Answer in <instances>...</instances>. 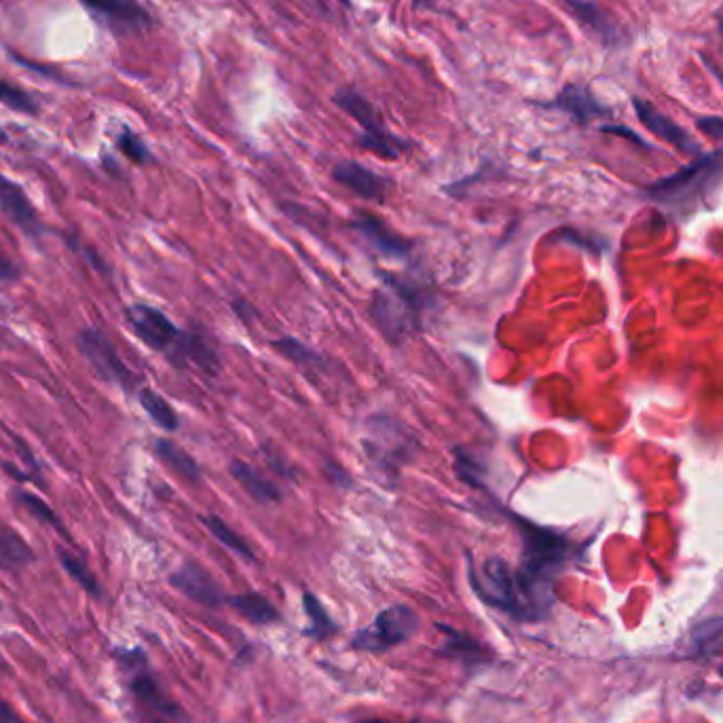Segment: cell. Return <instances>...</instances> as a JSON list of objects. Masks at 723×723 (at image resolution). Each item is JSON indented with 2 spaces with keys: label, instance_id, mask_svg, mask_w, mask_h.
I'll list each match as a JSON object with an SVG mask.
<instances>
[{
  "label": "cell",
  "instance_id": "44dd1931",
  "mask_svg": "<svg viewBox=\"0 0 723 723\" xmlns=\"http://www.w3.org/2000/svg\"><path fill=\"white\" fill-rule=\"evenodd\" d=\"M231 603V607L235 611H239L241 616L246 620H250L252 624H271L275 620H280V614L273 607V603L269 599H265L258 592H244V595H235L227 599Z\"/></svg>",
  "mask_w": 723,
  "mask_h": 723
},
{
  "label": "cell",
  "instance_id": "4316f807",
  "mask_svg": "<svg viewBox=\"0 0 723 723\" xmlns=\"http://www.w3.org/2000/svg\"><path fill=\"white\" fill-rule=\"evenodd\" d=\"M58 554H60V563H62V567L66 569L68 576H70L74 582H77V584L87 592L89 597L100 599V597H102L100 582L96 580L94 573L89 571V567L85 565V561L79 559V556H74V554L66 552V550H60Z\"/></svg>",
  "mask_w": 723,
  "mask_h": 723
},
{
  "label": "cell",
  "instance_id": "7c38bea8",
  "mask_svg": "<svg viewBox=\"0 0 723 723\" xmlns=\"http://www.w3.org/2000/svg\"><path fill=\"white\" fill-rule=\"evenodd\" d=\"M542 106L552 108V110H561V113L569 115L573 121L582 123V125L590 123L592 119L609 115V108L599 104V100L590 94V89L586 85H578V83L565 85L559 91V96L552 98L550 102H546Z\"/></svg>",
  "mask_w": 723,
  "mask_h": 723
},
{
  "label": "cell",
  "instance_id": "f546056e",
  "mask_svg": "<svg viewBox=\"0 0 723 723\" xmlns=\"http://www.w3.org/2000/svg\"><path fill=\"white\" fill-rule=\"evenodd\" d=\"M273 349L280 351V354L296 364H303V366H322V358L315 354L313 349H309L305 343H301L299 339H292V337H284V339H277L273 341Z\"/></svg>",
  "mask_w": 723,
  "mask_h": 723
},
{
  "label": "cell",
  "instance_id": "4fadbf2b",
  "mask_svg": "<svg viewBox=\"0 0 723 723\" xmlns=\"http://www.w3.org/2000/svg\"><path fill=\"white\" fill-rule=\"evenodd\" d=\"M354 227L370 246L387 258H406L411 254V244L402 235L394 233L385 222L373 214H358L351 220Z\"/></svg>",
  "mask_w": 723,
  "mask_h": 723
},
{
  "label": "cell",
  "instance_id": "f1b7e54d",
  "mask_svg": "<svg viewBox=\"0 0 723 723\" xmlns=\"http://www.w3.org/2000/svg\"><path fill=\"white\" fill-rule=\"evenodd\" d=\"M0 104L15 110V113H22L28 117L39 115V110H41L39 102H36L28 91L7 83L5 79H0Z\"/></svg>",
  "mask_w": 723,
  "mask_h": 723
},
{
  "label": "cell",
  "instance_id": "1f68e13d",
  "mask_svg": "<svg viewBox=\"0 0 723 723\" xmlns=\"http://www.w3.org/2000/svg\"><path fill=\"white\" fill-rule=\"evenodd\" d=\"M455 470L461 478V482H466L470 487H480L482 485V466L480 461L470 457L466 451H457L455 453Z\"/></svg>",
  "mask_w": 723,
  "mask_h": 723
},
{
  "label": "cell",
  "instance_id": "f35d334b",
  "mask_svg": "<svg viewBox=\"0 0 723 723\" xmlns=\"http://www.w3.org/2000/svg\"><path fill=\"white\" fill-rule=\"evenodd\" d=\"M358 723H389V721H383V719H366V721H358Z\"/></svg>",
  "mask_w": 723,
  "mask_h": 723
},
{
  "label": "cell",
  "instance_id": "e0dca14e",
  "mask_svg": "<svg viewBox=\"0 0 723 723\" xmlns=\"http://www.w3.org/2000/svg\"><path fill=\"white\" fill-rule=\"evenodd\" d=\"M633 106H635V110H637L639 121H641L647 129H650L652 134H656L658 138H662V140H666L669 144L677 146L679 151H683V153H696V151H698V146H696V142L690 138V134L685 132L683 127H679L677 123H673L671 119H666L662 113H658V110H656L652 104H647L645 100L635 98V100H633Z\"/></svg>",
  "mask_w": 723,
  "mask_h": 723
},
{
  "label": "cell",
  "instance_id": "5bb4252c",
  "mask_svg": "<svg viewBox=\"0 0 723 723\" xmlns=\"http://www.w3.org/2000/svg\"><path fill=\"white\" fill-rule=\"evenodd\" d=\"M170 582L176 590L182 592V595H187L195 603H201L206 607H218L220 603L227 601L225 597H222V592H220L218 584L214 582V578L197 563L182 565L170 578Z\"/></svg>",
  "mask_w": 723,
  "mask_h": 723
},
{
  "label": "cell",
  "instance_id": "e575fe53",
  "mask_svg": "<svg viewBox=\"0 0 723 723\" xmlns=\"http://www.w3.org/2000/svg\"><path fill=\"white\" fill-rule=\"evenodd\" d=\"M698 127L702 129L704 134L715 138V140H723V119L719 117H704L698 121Z\"/></svg>",
  "mask_w": 723,
  "mask_h": 723
},
{
  "label": "cell",
  "instance_id": "277c9868",
  "mask_svg": "<svg viewBox=\"0 0 723 723\" xmlns=\"http://www.w3.org/2000/svg\"><path fill=\"white\" fill-rule=\"evenodd\" d=\"M419 296L413 286L400 280H387V288L379 290L373 301V318L389 341H402L417 326Z\"/></svg>",
  "mask_w": 723,
  "mask_h": 723
},
{
  "label": "cell",
  "instance_id": "74e56055",
  "mask_svg": "<svg viewBox=\"0 0 723 723\" xmlns=\"http://www.w3.org/2000/svg\"><path fill=\"white\" fill-rule=\"evenodd\" d=\"M432 0H413V7L415 9H421V7H430Z\"/></svg>",
  "mask_w": 723,
  "mask_h": 723
},
{
  "label": "cell",
  "instance_id": "60d3db41",
  "mask_svg": "<svg viewBox=\"0 0 723 723\" xmlns=\"http://www.w3.org/2000/svg\"><path fill=\"white\" fill-rule=\"evenodd\" d=\"M719 675L723 677V666H719Z\"/></svg>",
  "mask_w": 723,
  "mask_h": 723
},
{
  "label": "cell",
  "instance_id": "b9f144b4",
  "mask_svg": "<svg viewBox=\"0 0 723 723\" xmlns=\"http://www.w3.org/2000/svg\"><path fill=\"white\" fill-rule=\"evenodd\" d=\"M0 607H3V603H0Z\"/></svg>",
  "mask_w": 723,
  "mask_h": 723
},
{
  "label": "cell",
  "instance_id": "d6986e66",
  "mask_svg": "<svg viewBox=\"0 0 723 723\" xmlns=\"http://www.w3.org/2000/svg\"><path fill=\"white\" fill-rule=\"evenodd\" d=\"M34 563V552L20 533L9 527H0V569L7 573H20Z\"/></svg>",
  "mask_w": 723,
  "mask_h": 723
},
{
  "label": "cell",
  "instance_id": "484cf974",
  "mask_svg": "<svg viewBox=\"0 0 723 723\" xmlns=\"http://www.w3.org/2000/svg\"><path fill=\"white\" fill-rule=\"evenodd\" d=\"M201 521H203V525L208 527V531L216 537V540H218L222 546H227L229 550H233L235 554H239L241 559L254 561V552H252V548L248 546V542L244 540V537H239L225 521H220L218 516H203Z\"/></svg>",
  "mask_w": 723,
  "mask_h": 723
},
{
  "label": "cell",
  "instance_id": "2e32d148",
  "mask_svg": "<svg viewBox=\"0 0 723 723\" xmlns=\"http://www.w3.org/2000/svg\"><path fill=\"white\" fill-rule=\"evenodd\" d=\"M563 5L576 17L582 28H586L590 34H595L603 45H618L622 41V32L618 24L611 20V17L599 7L592 3V0H563Z\"/></svg>",
  "mask_w": 723,
  "mask_h": 723
},
{
  "label": "cell",
  "instance_id": "83f0119b",
  "mask_svg": "<svg viewBox=\"0 0 723 723\" xmlns=\"http://www.w3.org/2000/svg\"><path fill=\"white\" fill-rule=\"evenodd\" d=\"M15 497H17V502H20V504L30 512V516L36 518V521L47 525V527H51V529H55V531L62 533V535H68L64 523L60 521L58 512H55V510L45 502V499L36 497L34 493H28V491H17Z\"/></svg>",
  "mask_w": 723,
  "mask_h": 723
},
{
  "label": "cell",
  "instance_id": "836d02e7",
  "mask_svg": "<svg viewBox=\"0 0 723 723\" xmlns=\"http://www.w3.org/2000/svg\"><path fill=\"white\" fill-rule=\"evenodd\" d=\"M20 277V269L15 267V263L0 248V282H15Z\"/></svg>",
  "mask_w": 723,
  "mask_h": 723
},
{
  "label": "cell",
  "instance_id": "3957f363",
  "mask_svg": "<svg viewBox=\"0 0 723 723\" xmlns=\"http://www.w3.org/2000/svg\"><path fill=\"white\" fill-rule=\"evenodd\" d=\"M468 573L472 588L482 601L499 611H506L514 620L525 622V609L514 578V569L504 559L489 556V559L480 563V567H474L470 561Z\"/></svg>",
  "mask_w": 723,
  "mask_h": 723
},
{
  "label": "cell",
  "instance_id": "5b68a950",
  "mask_svg": "<svg viewBox=\"0 0 723 723\" xmlns=\"http://www.w3.org/2000/svg\"><path fill=\"white\" fill-rule=\"evenodd\" d=\"M419 630V616L411 607L394 605L379 611V616L368 628L358 630L351 639V647L360 652L381 654L396 645L409 641Z\"/></svg>",
  "mask_w": 723,
  "mask_h": 723
},
{
  "label": "cell",
  "instance_id": "603a6c76",
  "mask_svg": "<svg viewBox=\"0 0 723 723\" xmlns=\"http://www.w3.org/2000/svg\"><path fill=\"white\" fill-rule=\"evenodd\" d=\"M138 402H140L142 409L146 411V415L151 417L161 430H165V432H176L178 430L180 419H178L176 411L172 409L168 400L155 392V389H151V387L140 389Z\"/></svg>",
  "mask_w": 723,
  "mask_h": 723
},
{
  "label": "cell",
  "instance_id": "cb8c5ba5",
  "mask_svg": "<svg viewBox=\"0 0 723 723\" xmlns=\"http://www.w3.org/2000/svg\"><path fill=\"white\" fill-rule=\"evenodd\" d=\"M155 453L163 463H168V466L182 478H187L191 482H197L201 478L195 459L187 451H182L178 444H174L170 440H157Z\"/></svg>",
  "mask_w": 723,
  "mask_h": 723
},
{
  "label": "cell",
  "instance_id": "ab89813d",
  "mask_svg": "<svg viewBox=\"0 0 723 723\" xmlns=\"http://www.w3.org/2000/svg\"><path fill=\"white\" fill-rule=\"evenodd\" d=\"M719 30H721V36H723V11L719 13Z\"/></svg>",
  "mask_w": 723,
  "mask_h": 723
},
{
  "label": "cell",
  "instance_id": "7a4b0ae2",
  "mask_svg": "<svg viewBox=\"0 0 723 723\" xmlns=\"http://www.w3.org/2000/svg\"><path fill=\"white\" fill-rule=\"evenodd\" d=\"M332 102L362 127L358 146L364 148V151L379 155L381 159H398L404 151H409V142L387 132L379 108L366 96H362L358 89L341 87L337 94L332 96Z\"/></svg>",
  "mask_w": 723,
  "mask_h": 723
},
{
  "label": "cell",
  "instance_id": "30bf717a",
  "mask_svg": "<svg viewBox=\"0 0 723 723\" xmlns=\"http://www.w3.org/2000/svg\"><path fill=\"white\" fill-rule=\"evenodd\" d=\"M0 212L30 239H41L47 229L20 184L0 174Z\"/></svg>",
  "mask_w": 723,
  "mask_h": 723
},
{
  "label": "cell",
  "instance_id": "8d00e7d4",
  "mask_svg": "<svg viewBox=\"0 0 723 723\" xmlns=\"http://www.w3.org/2000/svg\"><path fill=\"white\" fill-rule=\"evenodd\" d=\"M603 129V132H607V134H616V136H622V138H628V140H633L635 144H641V146H645V142L639 138V136H635L633 132H630V129H626V127H618V125H605V127H601Z\"/></svg>",
  "mask_w": 723,
  "mask_h": 723
},
{
  "label": "cell",
  "instance_id": "6da1fadb",
  "mask_svg": "<svg viewBox=\"0 0 723 723\" xmlns=\"http://www.w3.org/2000/svg\"><path fill=\"white\" fill-rule=\"evenodd\" d=\"M523 535V561L514 569L521 592L525 622L542 620L554 601V580L569 559V542L563 535L535 527L516 518Z\"/></svg>",
  "mask_w": 723,
  "mask_h": 723
},
{
  "label": "cell",
  "instance_id": "ffe728a7",
  "mask_svg": "<svg viewBox=\"0 0 723 723\" xmlns=\"http://www.w3.org/2000/svg\"><path fill=\"white\" fill-rule=\"evenodd\" d=\"M231 474L239 482L244 491L261 504H275L280 502V491H277L269 480H265L256 470H252L244 461L231 463Z\"/></svg>",
  "mask_w": 723,
  "mask_h": 723
},
{
  "label": "cell",
  "instance_id": "8992f818",
  "mask_svg": "<svg viewBox=\"0 0 723 723\" xmlns=\"http://www.w3.org/2000/svg\"><path fill=\"white\" fill-rule=\"evenodd\" d=\"M115 656L119 658L123 671L129 679V690L136 696V700L144 709L163 717V719H180L182 711L178 704L165 694L159 679L148 666V660L142 650H117Z\"/></svg>",
  "mask_w": 723,
  "mask_h": 723
},
{
  "label": "cell",
  "instance_id": "d4e9b609",
  "mask_svg": "<svg viewBox=\"0 0 723 723\" xmlns=\"http://www.w3.org/2000/svg\"><path fill=\"white\" fill-rule=\"evenodd\" d=\"M303 605H305V614L309 618V628H307V637L311 639H330L332 635L337 633V624L335 620L330 618V614L326 611V607L318 601V597L311 595V592H305L303 597Z\"/></svg>",
  "mask_w": 723,
  "mask_h": 723
},
{
  "label": "cell",
  "instance_id": "ac0fdd59",
  "mask_svg": "<svg viewBox=\"0 0 723 723\" xmlns=\"http://www.w3.org/2000/svg\"><path fill=\"white\" fill-rule=\"evenodd\" d=\"M436 628L444 635V647L440 650V654L455 658V660H461L466 666L482 664V662L489 660L485 650H482V645L476 639H472L470 635L461 633V630H455V628L442 624V622H438Z\"/></svg>",
  "mask_w": 723,
  "mask_h": 723
},
{
  "label": "cell",
  "instance_id": "9c48e42d",
  "mask_svg": "<svg viewBox=\"0 0 723 723\" xmlns=\"http://www.w3.org/2000/svg\"><path fill=\"white\" fill-rule=\"evenodd\" d=\"M113 34H134L153 26V17L138 0H79Z\"/></svg>",
  "mask_w": 723,
  "mask_h": 723
},
{
  "label": "cell",
  "instance_id": "8fae6325",
  "mask_svg": "<svg viewBox=\"0 0 723 723\" xmlns=\"http://www.w3.org/2000/svg\"><path fill=\"white\" fill-rule=\"evenodd\" d=\"M721 170H723V153L702 157L700 161L692 163L690 168H685L679 174L654 184L652 195L660 199H675L681 195H688L690 191L700 189L704 182H707L711 176L719 174Z\"/></svg>",
  "mask_w": 723,
  "mask_h": 723
},
{
  "label": "cell",
  "instance_id": "4dcf8cb0",
  "mask_svg": "<svg viewBox=\"0 0 723 723\" xmlns=\"http://www.w3.org/2000/svg\"><path fill=\"white\" fill-rule=\"evenodd\" d=\"M117 148L129 161L136 163V165H144V163L151 161V151H148V146L129 127L121 129V134L117 136Z\"/></svg>",
  "mask_w": 723,
  "mask_h": 723
},
{
  "label": "cell",
  "instance_id": "ba28073f",
  "mask_svg": "<svg viewBox=\"0 0 723 723\" xmlns=\"http://www.w3.org/2000/svg\"><path fill=\"white\" fill-rule=\"evenodd\" d=\"M77 345L87 364L94 368V373L102 381L113 383L121 389H132L136 385V375L125 366L115 343L110 341L102 330L98 328L81 330L77 337Z\"/></svg>",
  "mask_w": 723,
  "mask_h": 723
},
{
  "label": "cell",
  "instance_id": "9a60e30c",
  "mask_svg": "<svg viewBox=\"0 0 723 723\" xmlns=\"http://www.w3.org/2000/svg\"><path fill=\"white\" fill-rule=\"evenodd\" d=\"M332 178H335L341 187L349 189L351 193H356L362 199L377 201V203H381L385 199L387 180L383 176L375 174L373 170H368L366 165H362L358 161L337 163L335 170H332Z\"/></svg>",
  "mask_w": 723,
  "mask_h": 723
},
{
  "label": "cell",
  "instance_id": "52a82bcc",
  "mask_svg": "<svg viewBox=\"0 0 723 723\" xmlns=\"http://www.w3.org/2000/svg\"><path fill=\"white\" fill-rule=\"evenodd\" d=\"M125 320L129 330L153 351H161L170 360H176L184 332L157 307L151 305H129L125 309Z\"/></svg>",
  "mask_w": 723,
  "mask_h": 723
},
{
  "label": "cell",
  "instance_id": "d6a6232c",
  "mask_svg": "<svg viewBox=\"0 0 723 723\" xmlns=\"http://www.w3.org/2000/svg\"><path fill=\"white\" fill-rule=\"evenodd\" d=\"M66 241L70 244V248H72L74 252H77L79 256H83V261H87V263H89L91 267H94L98 273H110V269L104 265V261H102V256H100V254H96V252L91 250V248L83 246L81 241H77L74 237H66Z\"/></svg>",
  "mask_w": 723,
  "mask_h": 723
},
{
  "label": "cell",
  "instance_id": "7402d4cb",
  "mask_svg": "<svg viewBox=\"0 0 723 723\" xmlns=\"http://www.w3.org/2000/svg\"><path fill=\"white\" fill-rule=\"evenodd\" d=\"M696 656H715L723 652V616L700 622L690 635Z\"/></svg>",
  "mask_w": 723,
  "mask_h": 723
},
{
  "label": "cell",
  "instance_id": "d590c367",
  "mask_svg": "<svg viewBox=\"0 0 723 723\" xmlns=\"http://www.w3.org/2000/svg\"><path fill=\"white\" fill-rule=\"evenodd\" d=\"M0 723H24V719L13 711L9 702L0 698Z\"/></svg>",
  "mask_w": 723,
  "mask_h": 723
}]
</instances>
